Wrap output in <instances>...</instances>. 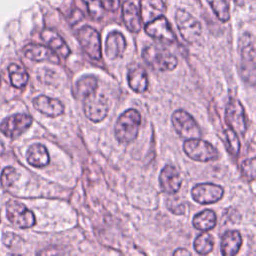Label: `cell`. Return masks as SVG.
<instances>
[{"label":"cell","instance_id":"40","mask_svg":"<svg viewBox=\"0 0 256 256\" xmlns=\"http://www.w3.org/2000/svg\"><path fill=\"white\" fill-rule=\"evenodd\" d=\"M11 256H19V255H11Z\"/></svg>","mask_w":256,"mask_h":256},{"label":"cell","instance_id":"8","mask_svg":"<svg viewBox=\"0 0 256 256\" xmlns=\"http://www.w3.org/2000/svg\"><path fill=\"white\" fill-rule=\"evenodd\" d=\"M83 106L87 118L95 123L103 121L109 111L107 99L103 95L97 94V92L83 99Z\"/></svg>","mask_w":256,"mask_h":256},{"label":"cell","instance_id":"27","mask_svg":"<svg viewBox=\"0 0 256 256\" xmlns=\"http://www.w3.org/2000/svg\"><path fill=\"white\" fill-rule=\"evenodd\" d=\"M239 73L241 78L248 84H256V62L255 60H241Z\"/></svg>","mask_w":256,"mask_h":256},{"label":"cell","instance_id":"37","mask_svg":"<svg viewBox=\"0 0 256 256\" xmlns=\"http://www.w3.org/2000/svg\"><path fill=\"white\" fill-rule=\"evenodd\" d=\"M245 1H246V0H235V2L237 3V5H243Z\"/></svg>","mask_w":256,"mask_h":256},{"label":"cell","instance_id":"10","mask_svg":"<svg viewBox=\"0 0 256 256\" xmlns=\"http://www.w3.org/2000/svg\"><path fill=\"white\" fill-rule=\"evenodd\" d=\"M7 217L9 221L22 229L33 227L36 223V218L32 211L27 209L23 204L17 201H10L6 205Z\"/></svg>","mask_w":256,"mask_h":256},{"label":"cell","instance_id":"22","mask_svg":"<svg viewBox=\"0 0 256 256\" xmlns=\"http://www.w3.org/2000/svg\"><path fill=\"white\" fill-rule=\"evenodd\" d=\"M27 161L33 167L42 168L47 166L50 162V157L46 147L42 144H34L30 146L27 152Z\"/></svg>","mask_w":256,"mask_h":256},{"label":"cell","instance_id":"13","mask_svg":"<svg viewBox=\"0 0 256 256\" xmlns=\"http://www.w3.org/2000/svg\"><path fill=\"white\" fill-rule=\"evenodd\" d=\"M24 55L36 62H49L52 64L59 65L60 64V57L57 53H55L51 48L38 45V44H29L23 48Z\"/></svg>","mask_w":256,"mask_h":256},{"label":"cell","instance_id":"31","mask_svg":"<svg viewBox=\"0 0 256 256\" xmlns=\"http://www.w3.org/2000/svg\"><path fill=\"white\" fill-rule=\"evenodd\" d=\"M88 9L89 15L94 20H100L104 15V7L101 0H83Z\"/></svg>","mask_w":256,"mask_h":256},{"label":"cell","instance_id":"17","mask_svg":"<svg viewBox=\"0 0 256 256\" xmlns=\"http://www.w3.org/2000/svg\"><path fill=\"white\" fill-rule=\"evenodd\" d=\"M126 49V40L122 33L112 31L106 39V55L110 60H115L123 56Z\"/></svg>","mask_w":256,"mask_h":256},{"label":"cell","instance_id":"7","mask_svg":"<svg viewBox=\"0 0 256 256\" xmlns=\"http://www.w3.org/2000/svg\"><path fill=\"white\" fill-rule=\"evenodd\" d=\"M225 121L229 126V129L233 130L237 134L244 135L247 130V121L245 116V110L239 100L231 98L226 106Z\"/></svg>","mask_w":256,"mask_h":256},{"label":"cell","instance_id":"12","mask_svg":"<svg viewBox=\"0 0 256 256\" xmlns=\"http://www.w3.org/2000/svg\"><path fill=\"white\" fill-rule=\"evenodd\" d=\"M146 33L151 36L152 38H155L161 42L172 44L176 42L175 34L168 22V20L162 16L158 19L154 20L153 22L149 23L145 27Z\"/></svg>","mask_w":256,"mask_h":256},{"label":"cell","instance_id":"9","mask_svg":"<svg viewBox=\"0 0 256 256\" xmlns=\"http://www.w3.org/2000/svg\"><path fill=\"white\" fill-rule=\"evenodd\" d=\"M33 118L28 114H15L5 118L0 124V131L8 138H17L28 130Z\"/></svg>","mask_w":256,"mask_h":256},{"label":"cell","instance_id":"18","mask_svg":"<svg viewBox=\"0 0 256 256\" xmlns=\"http://www.w3.org/2000/svg\"><path fill=\"white\" fill-rule=\"evenodd\" d=\"M41 38L49 46V48L63 58H67L70 55L69 47L62 37L59 36L55 31L51 29H44L41 33Z\"/></svg>","mask_w":256,"mask_h":256},{"label":"cell","instance_id":"2","mask_svg":"<svg viewBox=\"0 0 256 256\" xmlns=\"http://www.w3.org/2000/svg\"><path fill=\"white\" fill-rule=\"evenodd\" d=\"M142 58L152 69L161 72L172 71L178 65V60L172 53L157 45L145 47L142 52Z\"/></svg>","mask_w":256,"mask_h":256},{"label":"cell","instance_id":"33","mask_svg":"<svg viewBox=\"0 0 256 256\" xmlns=\"http://www.w3.org/2000/svg\"><path fill=\"white\" fill-rule=\"evenodd\" d=\"M241 171L247 180H256V157L245 160L241 165Z\"/></svg>","mask_w":256,"mask_h":256},{"label":"cell","instance_id":"35","mask_svg":"<svg viewBox=\"0 0 256 256\" xmlns=\"http://www.w3.org/2000/svg\"><path fill=\"white\" fill-rule=\"evenodd\" d=\"M105 10L115 12L120 6V0H101Z\"/></svg>","mask_w":256,"mask_h":256},{"label":"cell","instance_id":"21","mask_svg":"<svg viewBox=\"0 0 256 256\" xmlns=\"http://www.w3.org/2000/svg\"><path fill=\"white\" fill-rule=\"evenodd\" d=\"M128 83L130 88L136 93H143L148 88V77L144 68L134 66L128 72Z\"/></svg>","mask_w":256,"mask_h":256},{"label":"cell","instance_id":"19","mask_svg":"<svg viewBox=\"0 0 256 256\" xmlns=\"http://www.w3.org/2000/svg\"><path fill=\"white\" fill-rule=\"evenodd\" d=\"M123 20L129 31L138 33L141 30V15L136 5L131 1L123 4Z\"/></svg>","mask_w":256,"mask_h":256},{"label":"cell","instance_id":"11","mask_svg":"<svg viewBox=\"0 0 256 256\" xmlns=\"http://www.w3.org/2000/svg\"><path fill=\"white\" fill-rule=\"evenodd\" d=\"M224 195V190L221 186L212 184V183H204L198 184L192 189V197L193 199L202 205L213 204L222 199Z\"/></svg>","mask_w":256,"mask_h":256},{"label":"cell","instance_id":"28","mask_svg":"<svg viewBox=\"0 0 256 256\" xmlns=\"http://www.w3.org/2000/svg\"><path fill=\"white\" fill-rule=\"evenodd\" d=\"M213 246H214L213 237L207 232H204L199 236H197V238L194 241V249L200 255L209 254L213 250Z\"/></svg>","mask_w":256,"mask_h":256},{"label":"cell","instance_id":"25","mask_svg":"<svg viewBox=\"0 0 256 256\" xmlns=\"http://www.w3.org/2000/svg\"><path fill=\"white\" fill-rule=\"evenodd\" d=\"M239 51L242 60H254L256 57V41L252 34L244 33L239 41Z\"/></svg>","mask_w":256,"mask_h":256},{"label":"cell","instance_id":"24","mask_svg":"<svg viewBox=\"0 0 256 256\" xmlns=\"http://www.w3.org/2000/svg\"><path fill=\"white\" fill-rule=\"evenodd\" d=\"M216 214L212 210H204L193 218V226L202 232H208L216 226Z\"/></svg>","mask_w":256,"mask_h":256},{"label":"cell","instance_id":"16","mask_svg":"<svg viewBox=\"0 0 256 256\" xmlns=\"http://www.w3.org/2000/svg\"><path fill=\"white\" fill-rule=\"evenodd\" d=\"M165 11L166 6L163 0H140V15L146 25L162 17Z\"/></svg>","mask_w":256,"mask_h":256},{"label":"cell","instance_id":"15","mask_svg":"<svg viewBox=\"0 0 256 256\" xmlns=\"http://www.w3.org/2000/svg\"><path fill=\"white\" fill-rule=\"evenodd\" d=\"M36 110L48 117H58L64 113V104L58 100L41 95L33 100Z\"/></svg>","mask_w":256,"mask_h":256},{"label":"cell","instance_id":"38","mask_svg":"<svg viewBox=\"0 0 256 256\" xmlns=\"http://www.w3.org/2000/svg\"><path fill=\"white\" fill-rule=\"evenodd\" d=\"M249 256H256V251H255V252H252L251 254H249Z\"/></svg>","mask_w":256,"mask_h":256},{"label":"cell","instance_id":"26","mask_svg":"<svg viewBox=\"0 0 256 256\" xmlns=\"http://www.w3.org/2000/svg\"><path fill=\"white\" fill-rule=\"evenodd\" d=\"M8 72L11 83L15 88L22 89L27 85L29 76L22 66L18 64H11L8 68Z\"/></svg>","mask_w":256,"mask_h":256},{"label":"cell","instance_id":"29","mask_svg":"<svg viewBox=\"0 0 256 256\" xmlns=\"http://www.w3.org/2000/svg\"><path fill=\"white\" fill-rule=\"evenodd\" d=\"M207 2L221 22L230 20V7L226 0H207Z\"/></svg>","mask_w":256,"mask_h":256},{"label":"cell","instance_id":"39","mask_svg":"<svg viewBox=\"0 0 256 256\" xmlns=\"http://www.w3.org/2000/svg\"><path fill=\"white\" fill-rule=\"evenodd\" d=\"M0 86H1V76H0Z\"/></svg>","mask_w":256,"mask_h":256},{"label":"cell","instance_id":"5","mask_svg":"<svg viewBox=\"0 0 256 256\" xmlns=\"http://www.w3.org/2000/svg\"><path fill=\"white\" fill-rule=\"evenodd\" d=\"M172 124L177 134L185 140L199 139L201 130L194 118L184 110H177L172 115Z\"/></svg>","mask_w":256,"mask_h":256},{"label":"cell","instance_id":"6","mask_svg":"<svg viewBox=\"0 0 256 256\" xmlns=\"http://www.w3.org/2000/svg\"><path fill=\"white\" fill-rule=\"evenodd\" d=\"M77 39L90 58L94 60L101 59V39L97 30L90 26H84L77 31Z\"/></svg>","mask_w":256,"mask_h":256},{"label":"cell","instance_id":"4","mask_svg":"<svg viewBox=\"0 0 256 256\" xmlns=\"http://www.w3.org/2000/svg\"><path fill=\"white\" fill-rule=\"evenodd\" d=\"M186 155L192 160L199 162H209L218 158L217 149L207 141L200 139L186 140L183 144Z\"/></svg>","mask_w":256,"mask_h":256},{"label":"cell","instance_id":"32","mask_svg":"<svg viewBox=\"0 0 256 256\" xmlns=\"http://www.w3.org/2000/svg\"><path fill=\"white\" fill-rule=\"evenodd\" d=\"M19 179V174L13 167H6L1 175V184L5 188H9Z\"/></svg>","mask_w":256,"mask_h":256},{"label":"cell","instance_id":"14","mask_svg":"<svg viewBox=\"0 0 256 256\" xmlns=\"http://www.w3.org/2000/svg\"><path fill=\"white\" fill-rule=\"evenodd\" d=\"M159 182L162 190L168 194L177 193L182 185V178L178 170L172 166L167 165L160 173Z\"/></svg>","mask_w":256,"mask_h":256},{"label":"cell","instance_id":"1","mask_svg":"<svg viewBox=\"0 0 256 256\" xmlns=\"http://www.w3.org/2000/svg\"><path fill=\"white\" fill-rule=\"evenodd\" d=\"M141 126V115L135 109L125 111L115 125V136L121 143H130L138 136Z\"/></svg>","mask_w":256,"mask_h":256},{"label":"cell","instance_id":"34","mask_svg":"<svg viewBox=\"0 0 256 256\" xmlns=\"http://www.w3.org/2000/svg\"><path fill=\"white\" fill-rule=\"evenodd\" d=\"M60 249L57 246H49L37 253V256H58Z\"/></svg>","mask_w":256,"mask_h":256},{"label":"cell","instance_id":"20","mask_svg":"<svg viewBox=\"0 0 256 256\" xmlns=\"http://www.w3.org/2000/svg\"><path fill=\"white\" fill-rule=\"evenodd\" d=\"M242 245V237L238 231H227L221 240L222 256H236Z\"/></svg>","mask_w":256,"mask_h":256},{"label":"cell","instance_id":"23","mask_svg":"<svg viewBox=\"0 0 256 256\" xmlns=\"http://www.w3.org/2000/svg\"><path fill=\"white\" fill-rule=\"evenodd\" d=\"M98 89V80L93 75H87L79 78L75 85V95L79 99H85L87 96L95 93Z\"/></svg>","mask_w":256,"mask_h":256},{"label":"cell","instance_id":"3","mask_svg":"<svg viewBox=\"0 0 256 256\" xmlns=\"http://www.w3.org/2000/svg\"><path fill=\"white\" fill-rule=\"evenodd\" d=\"M176 24L182 38L188 44H195L200 40L202 35L201 23L189 12L178 9L175 15Z\"/></svg>","mask_w":256,"mask_h":256},{"label":"cell","instance_id":"30","mask_svg":"<svg viewBox=\"0 0 256 256\" xmlns=\"http://www.w3.org/2000/svg\"><path fill=\"white\" fill-rule=\"evenodd\" d=\"M224 134H225L226 146H227V149H228L229 153L231 155H233L234 157H237L239 155L240 148H241V144H240V140L238 138V134L235 133L231 129H227Z\"/></svg>","mask_w":256,"mask_h":256},{"label":"cell","instance_id":"36","mask_svg":"<svg viewBox=\"0 0 256 256\" xmlns=\"http://www.w3.org/2000/svg\"><path fill=\"white\" fill-rule=\"evenodd\" d=\"M173 256H192V255L188 250H186L184 248H180L174 252Z\"/></svg>","mask_w":256,"mask_h":256}]
</instances>
